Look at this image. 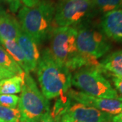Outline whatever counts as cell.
I'll use <instances>...</instances> for the list:
<instances>
[{
	"label": "cell",
	"mask_w": 122,
	"mask_h": 122,
	"mask_svg": "<svg viewBox=\"0 0 122 122\" xmlns=\"http://www.w3.org/2000/svg\"><path fill=\"white\" fill-rule=\"evenodd\" d=\"M0 122H1V121H0Z\"/></svg>",
	"instance_id": "83f0119b"
},
{
	"label": "cell",
	"mask_w": 122,
	"mask_h": 122,
	"mask_svg": "<svg viewBox=\"0 0 122 122\" xmlns=\"http://www.w3.org/2000/svg\"><path fill=\"white\" fill-rule=\"evenodd\" d=\"M18 109L20 122H37L50 111L49 100L39 90L30 73H25Z\"/></svg>",
	"instance_id": "277c9868"
},
{
	"label": "cell",
	"mask_w": 122,
	"mask_h": 122,
	"mask_svg": "<svg viewBox=\"0 0 122 122\" xmlns=\"http://www.w3.org/2000/svg\"><path fill=\"white\" fill-rule=\"evenodd\" d=\"M7 12H6L4 7V5L2 4V3H1V1L0 0V17H1L3 15H4Z\"/></svg>",
	"instance_id": "4316f807"
},
{
	"label": "cell",
	"mask_w": 122,
	"mask_h": 122,
	"mask_svg": "<svg viewBox=\"0 0 122 122\" xmlns=\"http://www.w3.org/2000/svg\"><path fill=\"white\" fill-rule=\"evenodd\" d=\"M19 96L15 94H1L0 105L8 108H17Z\"/></svg>",
	"instance_id": "ffe728a7"
},
{
	"label": "cell",
	"mask_w": 122,
	"mask_h": 122,
	"mask_svg": "<svg viewBox=\"0 0 122 122\" xmlns=\"http://www.w3.org/2000/svg\"><path fill=\"white\" fill-rule=\"evenodd\" d=\"M92 18L91 0H59L54 21L57 26L76 27Z\"/></svg>",
	"instance_id": "52a82bcc"
},
{
	"label": "cell",
	"mask_w": 122,
	"mask_h": 122,
	"mask_svg": "<svg viewBox=\"0 0 122 122\" xmlns=\"http://www.w3.org/2000/svg\"><path fill=\"white\" fill-rule=\"evenodd\" d=\"M1 1L7 4L10 10L13 13H16L21 6V1L20 0H1Z\"/></svg>",
	"instance_id": "7402d4cb"
},
{
	"label": "cell",
	"mask_w": 122,
	"mask_h": 122,
	"mask_svg": "<svg viewBox=\"0 0 122 122\" xmlns=\"http://www.w3.org/2000/svg\"><path fill=\"white\" fill-rule=\"evenodd\" d=\"M36 71L41 92L48 100L65 94L71 87V72L53 58L49 48L42 51Z\"/></svg>",
	"instance_id": "7a4b0ae2"
},
{
	"label": "cell",
	"mask_w": 122,
	"mask_h": 122,
	"mask_svg": "<svg viewBox=\"0 0 122 122\" xmlns=\"http://www.w3.org/2000/svg\"><path fill=\"white\" fill-rule=\"evenodd\" d=\"M14 75H14L12 73H11L10 71H9L8 70L4 69V67H2L1 66H0V81L4 79L13 77Z\"/></svg>",
	"instance_id": "603a6c76"
},
{
	"label": "cell",
	"mask_w": 122,
	"mask_h": 122,
	"mask_svg": "<svg viewBox=\"0 0 122 122\" xmlns=\"http://www.w3.org/2000/svg\"><path fill=\"white\" fill-rule=\"evenodd\" d=\"M76 27L57 26L54 28L50 37V52L55 61L63 65L70 71L84 66H99L98 61L79 52L77 46Z\"/></svg>",
	"instance_id": "6da1fadb"
},
{
	"label": "cell",
	"mask_w": 122,
	"mask_h": 122,
	"mask_svg": "<svg viewBox=\"0 0 122 122\" xmlns=\"http://www.w3.org/2000/svg\"><path fill=\"white\" fill-rule=\"evenodd\" d=\"M118 94L122 97V75H109Z\"/></svg>",
	"instance_id": "44dd1931"
},
{
	"label": "cell",
	"mask_w": 122,
	"mask_h": 122,
	"mask_svg": "<svg viewBox=\"0 0 122 122\" xmlns=\"http://www.w3.org/2000/svg\"><path fill=\"white\" fill-rule=\"evenodd\" d=\"M98 26L107 38L122 43V8L103 14Z\"/></svg>",
	"instance_id": "30bf717a"
},
{
	"label": "cell",
	"mask_w": 122,
	"mask_h": 122,
	"mask_svg": "<svg viewBox=\"0 0 122 122\" xmlns=\"http://www.w3.org/2000/svg\"><path fill=\"white\" fill-rule=\"evenodd\" d=\"M56 5L50 0H39L29 8L22 6L18 13L22 30L39 45L50 37L52 32Z\"/></svg>",
	"instance_id": "3957f363"
},
{
	"label": "cell",
	"mask_w": 122,
	"mask_h": 122,
	"mask_svg": "<svg viewBox=\"0 0 122 122\" xmlns=\"http://www.w3.org/2000/svg\"><path fill=\"white\" fill-rule=\"evenodd\" d=\"M0 43L5 51L13 58L14 61L21 67L23 71L26 73H29L26 58L17 41L14 40L0 39Z\"/></svg>",
	"instance_id": "5bb4252c"
},
{
	"label": "cell",
	"mask_w": 122,
	"mask_h": 122,
	"mask_svg": "<svg viewBox=\"0 0 122 122\" xmlns=\"http://www.w3.org/2000/svg\"><path fill=\"white\" fill-rule=\"evenodd\" d=\"M112 122H122V111L117 115L113 116Z\"/></svg>",
	"instance_id": "484cf974"
},
{
	"label": "cell",
	"mask_w": 122,
	"mask_h": 122,
	"mask_svg": "<svg viewBox=\"0 0 122 122\" xmlns=\"http://www.w3.org/2000/svg\"><path fill=\"white\" fill-rule=\"evenodd\" d=\"M0 66L16 75H21L25 72L21 67L14 61L4 48L0 46Z\"/></svg>",
	"instance_id": "ac0fdd59"
},
{
	"label": "cell",
	"mask_w": 122,
	"mask_h": 122,
	"mask_svg": "<svg viewBox=\"0 0 122 122\" xmlns=\"http://www.w3.org/2000/svg\"><path fill=\"white\" fill-rule=\"evenodd\" d=\"M72 102L66 94L61 95L56 100L52 110H50V115L55 120L61 122V117L65 113V112L69 109L70 105Z\"/></svg>",
	"instance_id": "e0dca14e"
},
{
	"label": "cell",
	"mask_w": 122,
	"mask_h": 122,
	"mask_svg": "<svg viewBox=\"0 0 122 122\" xmlns=\"http://www.w3.org/2000/svg\"><path fill=\"white\" fill-rule=\"evenodd\" d=\"M20 1H22V3L25 4V6L31 8L33 7L34 5L38 4L39 0H20Z\"/></svg>",
	"instance_id": "d4e9b609"
},
{
	"label": "cell",
	"mask_w": 122,
	"mask_h": 122,
	"mask_svg": "<svg viewBox=\"0 0 122 122\" xmlns=\"http://www.w3.org/2000/svg\"><path fill=\"white\" fill-rule=\"evenodd\" d=\"M21 30L19 22L11 14L6 13L0 17V39L16 41Z\"/></svg>",
	"instance_id": "7c38bea8"
},
{
	"label": "cell",
	"mask_w": 122,
	"mask_h": 122,
	"mask_svg": "<svg viewBox=\"0 0 122 122\" xmlns=\"http://www.w3.org/2000/svg\"><path fill=\"white\" fill-rule=\"evenodd\" d=\"M77 46L79 52L95 59L100 58L109 52L111 45L99 26L92 25L90 20L76 26Z\"/></svg>",
	"instance_id": "8992f818"
},
{
	"label": "cell",
	"mask_w": 122,
	"mask_h": 122,
	"mask_svg": "<svg viewBox=\"0 0 122 122\" xmlns=\"http://www.w3.org/2000/svg\"><path fill=\"white\" fill-rule=\"evenodd\" d=\"M122 8V0H91L92 14H105Z\"/></svg>",
	"instance_id": "2e32d148"
},
{
	"label": "cell",
	"mask_w": 122,
	"mask_h": 122,
	"mask_svg": "<svg viewBox=\"0 0 122 122\" xmlns=\"http://www.w3.org/2000/svg\"><path fill=\"white\" fill-rule=\"evenodd\" d=\"M98 68L108 76L122 75V51L110 53L99 62Z\"/></svg>",
	"instance_id": "4fadbf2b"
},
{
	"label": "cell",
	"mask_w": 122,
	"mask_h": 122,
	"mask_svg": "<svg viewBox=\"0 0 122 122\" xmlns=\"http://www.w3.org/2000/svg\"><path fill=\"white\" fill-rule=\"evenodd\" d=\"M0 121L20 122V113L18 108H8L0 105Z\"/></svg>",
	"instance_id": "d6986e66"
},
{
	"label": "cell",
	"mask_w": 122,
	"mask_h": 122,
	"mask_svg": "<svg viewBox=\"0 0 122 122\" xmlns=\"http://www.w3.org/2000/svg\"><path fill=\"white\" fill-rule=\"evenodd\" d=\"M72 85L91 96L122 100L110 81L96 66H84L72 75Z\"/></svg>",
	"instance_id": "5b68a950"
},
{
	"label": "cell",
	"mask_w": 122,
	"mask_h": 122,
	"mask_svg": "<svg viewBox=\"0 0 122 122\" xmlns=\"http://www.w3.org/2000/svg\"><path fill=\"white\" fill-rule=\"evenodd\" d=\"M25 73L21 75H14L0 81L1 94H16L20 93L24 80Z\"/></svg>",
	"instance_id": "9a60e30c"
},
{
	"label": "cell",
	"mask_w": 122,
	"mask_h": 122,
	"mask_svg": "<svg viewBox=\"0 0 122 122\" xmlns=\"http://www.w3.org/2000/svg\"><path fill=\"white\" fill-rule=\"evenodd\" d=\"M16 41L22 49L26 58L29 73L35 71L41 56L38 45L22 30H20Z\"/></svg>",
	"instance_id": "8fae6325"
},
{
	"label": "cell",
	"mask_w": 122,
	"mask_h": 122,
	"mask_svg": "<svg viewBox=\"0 0 122 122\" xmlns=\"http://www.w3.org/2000/svg\"></svg>",
	"instance_id": "f1b7e54d"
},
{
	"label": "cell",
	"mask_w": 122,
	"mask_h": 122,
	"mask_svg": "<svg viewBox=\"0 0 122 122\" xmlns=\"http://www.w3.org/2000/svg\"><path fill=\"white\" fill-rule=\"evenodd\" d=\"M113 115L72 100L61 122H112Z\"/></svg>",
	"instance_id": "ba28073f"
},
{
	"label": "cell",
	"mask_w": 122,
	"mask_h": 122,
	"mask_svg": "<svg viewBox=\"0 0 122 122\" xmlns=\"http://www.w3.org/2000/svg\"><path fill=\"white\" fill-rule=\"evenodd\" d=\"M37 122H60L55 120L54 118L51 116L50 113H48L46 115H45L42 118H41Z\"/></svg>",
	"instance_id": "cb8c5ba5"
},
{
	"label": "cell",
	"mask_w": 122,
	"mask_h": 122,
	"mask_svg": "<svg viewBox=\"0 0 122 122\" xmlns=\"http://www.w3.org/2000/svg\"><path fill=\"white\" fill-rule=\"evenodd\" d=\"M66 95L75 102L95 108L113 116L122 111V100L95 97L72 88L68 90Z\"/></svg>",
	"instance_id": "9c48e42d"
}]
</instances>
